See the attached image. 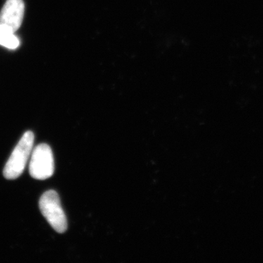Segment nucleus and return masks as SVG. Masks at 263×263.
I'll return each mask as SVG.
<instances>
[{"mask_svg":"<svg viewBox=\"0 0 263 263\" xmlns=\"http://www.w3.org/2000/svg\"><path fill=\"white\" fill-rule=\"evenodd\" d=\"M40 209L43 216L55 231L64 233L67 229V220L58 194L54 190L46 192L41 197Z\"/></svg>","mask_w":263,"mask_h":263,"instance_id":"2","label":"nucleus"},{"mask_svg":"<svg viewBox=\"0 0 263 263\" xmlns=\"http://www.w3.org/2000/svg\"><path fill=\"white\" fill-rule=\"evenodd\" d=\"M29 172L33 179L46 180L54 173V160L51 147L46 143L38 145L31 154Z\"/></svg>","mask_w":263,"mask_h":263,"instance_id":"3","label":"nucleus"},{"mask_svg":"<svg viewBox=\"0 0 263 263\" xmlns=\"http://www.w3.org/2000/svg\"><path fill=\"white\" fill-rule=\"evenodd\" d=\"M0 45L8 49L14 50L18 47L20 41L13 31L4 25H0Z\"/></svg>","mask_w":263,"mask_h":263,"instance_id":"5","label":"nucleus"},{"mask_svg":"<svg viewBox=\"0 0 263 263\" xmlns=\"http://www.w3.org/2000/svg\"><path fill=\"white\" fill-rule=\"evenodd\" d=\"M34 141V133L31 131L26 132L5 164L3 171V176L5 179H16L23 174L32 154Z\"/></svg>","mask_w":263,"mask_h":263,"instance_id":"1","label":"nucleus"},{"mask_svg":"<svg viewBox=\"0 0 263 263\" xmlns=\"http://www.w3.org/2000/svg\"><path fill=\"white\" fill-rule=\"evenodd\" d=\"M24 15L23 0H7L0 12V25L15 32L22 24Z\"/></svg>","mask_w":263,"mask_h":263,"instance_id":"4","label":"nucleus"}]
</instances>
